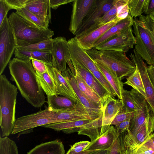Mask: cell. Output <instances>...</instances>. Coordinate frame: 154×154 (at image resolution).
<instances>
[{
    "label": "cell",
    "instance_id": "cell-6",
    "mask_svg": "<svg viewBox=\"0 0 154 154\" xmlns=\"http://www.w3.org/2000/svg\"><path fill=\"white\" fill-rule=\"evenodd\" d=\"M55 111L48 106L44 110L18 118L11 134H26L31 132L35 128L54 123L53 115Z\"/></svg>",
    "mask_w": 154,
    "mask_h": 154
},
{
    "label": "cell",
    "instance_id": "cell-19",
    "mask_svg": "<svg viewBox=\"0 0 154 154\" xmlns=\"http://www.w3.org/2000/svg\"><path fill=\"white\" fill-rule=\"evenodd\" d=\"M67 69L70 76L69 78V80L81 103L93 119H96L101 117V105L91 100L81 92L78 88L75 79L69 68H68Z\"/></svg>",
    "mask_w": 154,
    "mask_h": 154
},
{
    "label": "cell",
    "instance_id": "cell-41",
    "mask_svg": "<svg viewBox=\"0 0 154 154\" xmlns=\"http://www.w3.org/2000/svg\"><path fill=\"white\" fill-rule=\"evenodd\" d=\"M145 100V99H144L141 105V110L129 112L121 111L112 121L111 125H115V126L121 122L131 119L133 117L141 110L142 105Z\"/></svg>",
    "mask_w": 154,
    "mask_h": 154
},
{
    "label": "cell",
    "instance_id": "cell-8",
    "mask_svg": "<svg viewBox=\"0 0 154 154\" xmlns=\"http://www.w3.org/2000/svg\"><path fill=\"white\" fill-rule=\"evenodd\" d=\"M51 54L53 66L65 78H69L70 76L66 66L71 59L68 41L65 37L60 36L53 39Z\"/></svg>",
    "mask_w": 154,
    "mask_h": 154
},
{
    "label": "cell",
    "instance_id": "cell-44",
    "mask_svg": "<svg viewBox=\"0 0 154 154\" xmlns=\"http://www.w3.org/2000/svg\"><path fill=\"white\" fill-rule=\"evenodd\" d=\"M11 9L19 11L24 8L28 0H4Z\"/></svg>",
    "mask_w": 154,
    "mask_h": 154
},
{
    "label": "cell",
    "instance_id": "cell-22",
    "mask_svg": "<svg viewBox=\"0 0 154 154\" xmlns=\"http://www.w3.org/2000/svg\"><path fill=\"white\" fill-rule=\"evenodd\" d=\"M72 63L75 69L86 83L102 100L110 94L91 72L77 63Z\"/></svg>",
    "mask_w": 154,
    "mask_h": 154
},
{
    "label": "cell",
    "instance_id": "cell-20",
    "mask_svg": "<svg viewBox=\"0 0 154 154\" xmlns=\"http://www.w3.org/2000/svg\"><path fill=\"white\" fill-rule=\"evenodd\" d=\"M100 118L94 120L82 119L55 123L45 125L42 127L52 129L57 131H61L65 133L69 134L77 132L89 127Z\"/></svg>",
    "mask_w": 154,
    "mask_h": 154
},
{
    "label": "cell",
    "instance_id": "cell-36",
    "mask_svg": "<svg viewBox=\"0 0 154 154\" xmlns=\"http://www.w3.org/2000/svg\"><path fill=\"white\" fill-rule=\"evenodd\" d=\"M150 0H129L128 7L129 14L132 17L142 15L147 10Z\"/></svg>",
    "mask_w": 154,
    "mask_h": 154
},
{
    "label": "cell",
    "instance_id": "cell-5",
    "mask_svg": "<svg viewBox=\"0 0 154 154\" xmlns=\"http://www.w3.org/2000/svg\"><path fill=\"white\" fill-rule=\"evenodd\" d=\"M133 32L136 44L135 49L139 56L149 65L154 64V35L141 15L134 19Z\"/></svg>",
    "mask_w": 154,
    "mask_h": 154
},
{
    "label": "cell",
    "instance_id": "cell-11",
    "mask_svg": "<svg viewBox=\"0 0 154 154\" xmlns=\"http://www.w3.org/2000/svg\"><path fill=\"white\" fill-rule=\"evenodd\" d=\"M133 52V54L131 53L130 57L131 60L138 69L146 94V100L149 104L151 111L154 114V86L149 78L146 63L135 49Z\"/></svg>",
    "mask_w": 154,
    "mask_h": 154
},
{
    "label": "cell",
    "instance_id": "cell-27",
    "mask_svg": "<svg viewBox=\"0 0 154 154\" xmlns=\"http://www.w3.org/2000/svg\"><path fill=\"white\" fill-rule=\"evenodd\" d=\"M26 154H65V150L62 142L56 139L38 145Z\"/></svg>",
    "mask_w": 154,
    "mask_h": 154
},
{
    "label": "cell",
    "instance_id": "cell-43",
    "mask_svg": "<svg viewBox=\"0 0 154 154\" xmlns=\"http://www.w3.org/2000/svg\"><path fill=\"white\" fill-rule=\"evenodd\" d=\"M88 141H82L75 143L72 146L66 154H77L85 151L90 144Z\"/></svg>",
    "mask_w": 154,
    "mask_h": 154
},
{
    "label": "cell",
    "instance_id": "cell-23",
    "mask_svg": "<svg viewBox=\"0 0 154 154\" xmlns=\"http://www.w3.org/2000/svg\"><path fill=\"white\" fill-rule=\"evenodd\" d=\"M118 136L115 127L111 125L103 134L93 141H90V144L84 151L109 149Z\"/></svg>",
    "mask_w": 154,
    "mask_h": 154
},
{
    "label": "cell",
    "instance_id": "cell-10",
    "mask_svg": "<svg viewBox=\"0 0 154 154\" xmlns=\"http://www.w3.org/2000/svg\"><path fill=\"white\" fill-rule=\"evenodd\" d=\"M97 1V0H74L72 2L69 30L73 34L75 35Z\"/></svg>",
    "mask_w": 154,
    "mask_h": 154
},
{
    "label": "cell",
    "instance_id": "cell-38",
    "mask_svg": "<svg viewBox=\"0 0 154 154\" xmlns=\"http://www.w3.org/2000/svg\"><path fill=\"white\" fill-rule=\"evenodd\" d=\"M53 39L44 40L28 46L17 48L25 51H49L52 49Z\"/></svg>",
    "mask_w": 154,
    "mask_h": 154
},
{
    "label": "cell",
    "instance_id": "cell-2",
    "mask_svg": "<svg viewBox=\"0 0 154 154\" xmlns=\"http://www.w3.org/2000/svg\"><path fill=\"white\" fill-rule=\"evenodd\" d=\"M17 88L5 75H0V125L2 137L11 134L14 128Z\"/></svg>",
    "mask_w": 154,
    "mask_h": 154
},
{
    "label": "cell",
    "instance_id": "cell-29",
    "mask_svg": "<svg viewBox=\"0 0 154 154\" xmlns=\"http://www.w3.org/2000/svg\"><path fill=\"white\" fill-rule=\"evenodd\" d=\"M134 20L133 18L129 14L125 18L118 22L107 30L95 43L94 48L116 34L132 26Z\"/></svg>",
    "mask_w": 154,
    "mask_h": 154
},
{
    "label": "cell",
    "instance_id": "cell-13",
    "mask_svg": "<svg viewBox=\"0 0 154 154\" xmlns=\"http://www.w3.org/2000/svg\"><path fill=\"white\" fill-rule=\"evenodd\" d=\"M68 44L72 62L78 63L92 73L99 70L93 60L74 38L68 40Z\"/></svg>",
    "mask_w": 154,
    "mask_h": 154
},
{
    "label": "cell",
    "instance_id": "cell-45",
    "mask_svg": "<svg viewBox=\"0 0 154 154\" xmlns=\"http://www.w3.org/2000/svg\"><path fill=\"white\" fill-rule=\"evenodd\" d=\"M32 63L36 73L42 74L48 70V65L44 62L35 59H32Z\"/></svg>",
    "mask_w": 154,
    "mask_h": 154
},
{
    "label": "cell",
    "instance_id": "cell-17",
    "mask_svg": "<svg viewBox=\"0 0 154 154\" xmlns=\"http://www.w3.org/2000/svg\"><path fill=\"white\" fill-rule=\"evenodd\" d=\"M54 123L82 119H92L79 99L72 109L55 110L53 115Z\"/></svg>",
    "mask_w": 154,
    "mask_h": 154
},
{
    "label": "cell",
    "instance_id": "cell-14",
    "mask_svg": "<svg viewBox=\"0 0 154 154\" xmlns=\"http://www.w3.org/2000/svg\"><path fill=\"white\" fill-rule=\"evenodd\" d=\"M114 0H97V3L86 17L75 35L77 36L92 27L112 7Z\"/></svg>",
    "mask_w": 154,
    "mask_h": 154
},
{
    "label": "cell",
    "instance_id": "cell-51",
    "mask_svg": "<svg viewBox=\"0 0 154 154\" xmlns=\"http://www.w3.org/2000/svg\"><path fill=\"white\" fill-rule=\"evenodd\" d=\"M154 13V0H150L147 10L144 13L146 15H149Z\"/></svg>",
    "mask_w": 154,
    "mask_h": 154
},
{
    "label": "cell",
    "instance_id": "cell-16",
    "mask_svg": "<svg viewBox=\"0 0 154 154\" xmlns=\"http://www.w3.org/2000/svg\"><path fill=\"white\" fill-rule=\"evenodd\" d=\"M153 132H154V114L151 111L145 123L134 138L126 139L124 137V143L125 151L131 150L138 147Z\"/></svg>",
    "mask_w": 154,
    "mask_h": 154
},
{
    "label": "cell",
    "instance_id": "cell-26",
    "mask_svg": "<svg viewBox=\"0 0 154 154\" xmlns=\"http://www.w3.org/2000/svg\"><path fill=\"white\" fill-rule=\"evenodd\" d=\"M99 70L105 76L114 90L119 99H122V93L123 83L118 77L116 73L111 70L101 61L93 60Z\"/></svg>",
    "mask_w": 154,
    "mask_h": 154
},
{
    "label": "cell",
    "instance_id": "cell-18",
    "mask_svg": "<svg viewBox=\"0 0 154 154\" xmlns=\"http://www.w3.org/2000/svg\"><path fill=\"white\" fill-rule=\"evenodd\" d=\"M102 126L109 128L118 114L121 111L122 100L116 99L111 94L102 100Z\"/></svg>",
    "mask_w": 154,
    "mask_h": 154
},
{
    "label": "cell",
    "instance_id": "cell-53",
    "mask_svg": "<svg viewBox=\"0 0 154 154\" xmlns=\"http://www.w3.org/2000/svg\"><path fill=\"white\" fill-rule=\"evenodd\" d=\"M92 151H85L77 154H88Z\"/></svg>",
    "mask_w": 154,
    "mask_h": 154
},
{
    "label": "cell",
    "instance_id": "cell-24",
    "mask_svg": "<svg viewBox=\"0 0 154 154\" xmlns=\"http://www.w3.org/2000/svg\"><path fill=\"white\" fill-rule=\"evenodd\" d=\"M151 111L150 107L145 100L142 105L141 110L131 119L129 131L128 132H125V139H131L134 137L145 123Z\"/></svg>",
    "mask_w": 154,
    "mask_h": 154
},
{
    "label": "cell",
    "instance_id": "cell-50",
    "mask_svg": "<svg viewBox=\"0 0 154 154\" xmlns=\"http://www.w3.org/2000/svg\"><path fill=\"white\" fill-rule=\"evenodd\" d=\"M147 70L150 80L154 86V64L147 66Z\"/></svg>",
    "mask_w": 154,
    "mask_h": 154
},
{
    "label": "cell",
    "instance_id": "cell-15",
    "mask_svg": "<svg viewBox=\"0 0 154 154\" xmlns=\"http://www.w3.org/2000/svg\"><path fill=\"white\" fill-rule=\"evenodd\" d=\"M129 0H114L113 5L109 11L91 27L82 34L101 26L114 19L121 20L129 14L128 7Z\"/></svg>",
    "mask_w": 154,
    "mask_h": 154
},
{
    "label": "cell",
    "instance_id": "cell-31",
    "mask_svg": "<svg viewBox=\"0 0 154 154\" xmlns=\"http://www.w3.org/2000/svg\"><path fill=\"white\" fill-rule=\"evenodd\" d=\"M70 70L81 92L91 100L101 105L102 99L86 83L74 68Z\"/></svg>",
    "mask_w": 154,
    "mask_h": 154
},
{
    "label": "cell",
    "instance_id": "cell-3",
    "mask_svg": "<svg viewBox=\"0 0 154 154\" xmlns=\"http://www.w3.org/2000/svg\"><path fill=\"white\" fill-rule=\"evenodd\" d=\"M8 20L17 48L52 39L54 35L49 28L40 29L30 25L16 12L9 15Z\"/></svg>",
    "mask_w": 154,
    "mask_h": 154
},
{
    "label": "cell",
    "instance_id": "cell-9",
    "mask_svg": "<svg viewBox=\"0 0 154 154\" xmlns=\"http://www.w3.org/2000/svg\"><path fill=\"white\" fill-rule=\"evenodd\" d=\"M132 27L116 34L93 48L100 51L128 52L136 44Z\"/></svg>",
    "mask_w": 154,
    "mask_h": 154
},
{
    "label": "cell",
    "instance_id": "cell-35",
    "mask_svg": "<svg viewBox=\"0 0 154 154\" xmlns=\"http://www.w3.org/2000/svg\"><path fill=\"white\" fill-rule=\"evenodd\" d=\"M136 66L134 72L126 78L127 81L123 84L131 86L142 95L146 99V96L143 83L138 69Z\"/></svg>",
    "mask_w": 154,
    "mask_h": 154
},
{
    "label": "cell",
    "instance_id": "cell-47",
    "mask_svg": "<svg viewBox=\"0 0 154 154\" xmlns=\"http://www.w3.org/2000/svg\"><path fill=\"white\" fill-rule=\"evenodd\" d=\"M11 10L4 0H0V26L4 19L7 17L8 11Z\"/></svg>",
    "mask_w": 154,
    "mask_h": 154
},
{
    "label": "cell",
    "instance_id": "cell-33",
    "mask_svg": "<svg viewBox=\"0 0 154 154\" xmlns=\"http://www.w3.org/2000/svg\"><path fill=\"white\" fill-rule=\"evenodd\" d=\"M30 25L38 29H46L48 28L49 23L32 14L25 8L16 11Z\"/></svg>",
    "mask_w": 154,
    "mask_h": 154
},
{
    "label": "cell",
    "instance_id": "cell-25",
    "mask_svg": "<svg viewBox=\"0 0 154 154\" xmlns=\"http://www.w3.org/2000/svg\"><path fill=\"white\" fill-rule=\"evenodd\" d=\"M25 8L32 14L51 23L50 0H28Z\"/></svg>",
    "mask_w": 154,
    "mask_h": 154
},
{
    "label": "cell",
    "instance_id": "cell-39",
    "mask_svg": "<svg viewBox=\"0 0 154 154\" xmlns=\"http://www.w3.org/2000/svg\"><path fill=\"white\" fill-rule=\"evenodd\" d=\"M122 96L121 111L129 112L139 110L136 106L133 97L130 91L124 89Z\"/></svg>",
    "mask_w": 154,
    "mask_h": 154
},
{
    "label": "cell",
    "instance_id": "cell-46",
    "mask_svg": "<svg viewBox=\"0 0 154 154\" xmlns=\"http://www.w3.org/2000/svg\"><path fill=\"white\" fill-rule=\"evenodd\" d=\"M131 119L121 122L115 125V128L117 135L119 136L129 131Z\"/></svg>",
    "mask_w": 154,
    "mask_h": 154
},
{
    "label": "cell",
    "instance_id": "cell-32",
    "mask_svg": "<svg viewBox=\"0 0 154 154\" xmlns=\"http://www.w3.org/2000/svg\"><path fill=\"white\" fill-rule=\"evenodd\" d=\"M48 106L54 110L73 108L76 103L65 97L58 95L47 96Z\"/></svg>",
    "mask_w": 154,
    "mask_h": 154
},
{
    "label": "cell",
    "instance_id": "cell-30",
    "mask_svg": "<svg viewBox=\"0 0 154 154\" xmlns=\"http://www.w3.org/2000/svg\"><path fill=\"white\" fill-rule=\"evenodd\" d=\"M36 74L38 81L47 96L58 95L57 86L49 66L46 72Z\"/></svg>",
    "mask_w": 154,
    "mask_h": 154
},
{
    "label": "cell",
    "instance_id": "cell-4",
    "mask_svg": "<svg viewBox=\"0 0 154 154\" xmlns=\"http://www.w3.org/2000/svg\"><path fill=\"white\" fill-rule=\"evenodd\" d=\"M93 60L102 62L114 72L121 80L128 77L134 72L136 66L125 53L117 51H100L93 48L86 51Z\"/></svg>",
    "mask_w": 154,
    "mask_h": 154
},
{
    "label": "cell",
    "instance_id": "cell-40",
    "mask_svg": "<svg viewBox=\"0 0 154 154\" xmlns=\"http://www.w3.org/2000/svg\"><path fill=\"white\" fill-rule=\"evenodd\" d=\"M125 132L118 136L112 145L109 149V154H125V149L124 140Z\"/></svg>",
    "mask_w": 154,
    "mask_h": 154
},
{
    "label": "cell",
    "instance_id": "cell-12",
    "mask_svg": "<svg viewBox=\"0 0 154 154\" xmlns=\"http://www.w3.org/2000/svg\"><path fill=\"white\" fill-rule=\"evenodd\" d=\"M121 20L117 18L89 31L75 36L79 45L85 51L94 48L95 43L111 27Z\"/></svg>",
    "mask_w": 154,
    "mask_h": 154
},
{
    "label": "cell",
    "instance_id": "cell-7",
    "mask_svg": "<svg viewBox=\"0 0 154 154\" xmlns=\"http://www.w3.org/2000/svg\"><path fill=\"white\" fill-rule=\"evenodd\" d=\"M16 47L12 31L7 17L0 26V75L11 60Z\"/></svg>",
    "mask_w": 154,
    "mask_h": 154
},
{
    "label": "cell",
    "instance_id": "cell-34",
    "mask_svg": "<svg viewBox=\"0 0 154 154\" xmlns=\"http://www.w3.org/2000/svg\"><path fill=\"white\" fill-rule=\"evenodd\" d=\"M107 130L102 126V117L89 126L78 131L79 135L88 136L92 141L103 134Z\"/></svg>",
    "mask_w": 154,
    "mask_h": 154
},
{
    "label": "cell",
    "instance_id": "cell-28",
    "mask_svg": "<svg viewBox=\"0 0 154 154\" xmlns=\"http://www.w3.org/2000/svg\"><path fill=\"white\" fill-rule=\"evenodd\" d=\"M14 54L15 58L29 60L35 59L44 62L48 66H53L51 51H23L16 47Z\"/></svg>",
    "mask_w": 154,
    "mask_h": 154
},
{
    "label": "cell",
    "instance_id": "cell-37",
    "mask_svg": "<svg viewBox=\"0 0 154 154\" xmlns=\"http://www.w3.org/2000/svg\"><path fill=\"white\" fill-rule=\"evenodd\" d=\"M0 154H18L17 147L15 141L7 137L1 136Z\"/></svg>",
    "mask_w": 154,
    "mask_h": 154
},
{
    "label": "cell",
    "instance_id": "cell-1",
    "mask_svg": "<svg viewBox=\"0 0 154 154\" xmlns=\"http://www.w3.org/2000/svg\"><path fill=\"white\" fill-rule=\"evenodd\" d=\"M8 67L10 80L15 83L21 95L28 103L38 108L47 102L31 60L14 57L10 61Z\"/></svg>",
    "mask_w": 154,
    "mask_h": 154
},
{
    "label": "cell",
    "instance_id": "cell-52",
    "mask_svg": "<svg viewBox=\"0 0 154 154\" xmlns=\"http://www.w3.org/2000/svg\"><path fill=\"white\" fill-rule=\"evenodd\" d=\"M109 149L92 150L88 154H109Z\"/></svg>",
    "mask_w": 154,
    "mask_h": 154
},
{
    "label": "cell",
    "instance_id": "cell-42",
    "mask_svg": "<svg viewBox=\"0 0 154 154\" xmlns=\"http://www.w3.org/2000/svg\"><path fill=\"white\" fill-rule=\"evenodd\" d=\"M92 73L112 97L117 96L113 88L100 70H96Z\"/></svg>",
    "mask_w": 154,
    "mask_h": 154
},
{
    "label": "cell",
    "instance_id": "cell-48",
    "mask_svg": "<svg viewBox=\"0 0 154 154\" xmlns=\"http://www.w3.org/2000/svg\"><path fill=\"white\" fill-rule=\"evenodd\" d=\"M74 0H50L51 8L56 9L59 6L62 5L72 2Z\"/></svg>",
    "mask_w": 154,
    "mask_h": 154
},
{
    "label": "cell",
    "instance_id": "cell-21",
    "mask_svg": "<svg viewBox=\"0 0 154 154\" xmlns=\"http://www.w3.org/2000/svg\"><path fill=\"white\" fill-rule=\"evenodd\" d=\"M57 86L58 95L66 97L76 103L79 100L69 79L64 77L55 68L49 66Z\"/></svg>",
    "mask_w": 154,
    "mask_h": 154
},
{
    "label": "cell",
    "instance_id": "cell-49",
    "mask_svg": "<svg viewBox=\"0 0 154 154\" xmlns=\"http://www.w3.org/2000/svg\"><path fill=\"white\" fill-rule=\"evenodd\" d=\"M144 19L150 29L154 35V13L144 16Z\"/></svg>",
    "mask_w": 154,
    "mask_h": 154
}]
</instances>
